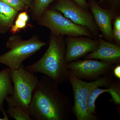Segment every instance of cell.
Returning a JSON list of instances; mask_svg holds the SVG:
<instances>
[{"mask_svg":"<svg viewBox=\"0 0 120 120\" xmlns=\"http://www.w3.org/2000/svg\"><path fill=\"white\" fill-rule=\"evenodd\" d=\"M58 84L45 75L39 80L27 110L37 120H68L72 102L61 91Z\"/></svg>","mask_w":120,"mask_h":120,"instance_id":"1","label":"cell"},{"mask_svg":"<svg viewBox=\"0 0 120 120\" xmlns=\"http://www.w3.org/2000/svg\"><path fill=\"white\" fill-rule=\"evenodd\" d=\"M65 40L51 33L49 46L43 56L37 62L25 67L32 73L44 74L58 84L69 81L68 70L65 60Z\"/></svg>","mask_w":120,"mask_h":120,"instance_id":"2","label":"cell"},{"mask_svg":"<svg viewBox=\"0 0 120 120\" xmlns=\"http://www.w3.org/2000/svg\"><path fill=\"white\" fill-rule=\"evenodd\" d=\"M70 82L74 97V105L71 112L77 120H98V118L90 113L87 107V101L92 90L99 87H109L113 81L112 73L104 75L93 82H87L78 79L68 70Z\"/></svg>","mask_w":120,"mask_h":120,"instance_id":"3","label":"cell"},{"mask_svg":"<svg viewBox=\"0 0 120 120\" xmlns=\"http://www.w3.org/2000/svg\"><path fill=\"white\" fill-rule=\"evenodd\" d=\"M11 75L13 94L7 97L5 101L8 107L18 106L27 112L38 78L34 73L27 70L23 64L17 69H11Z\"/></svg>","mask_w":120,"mask_h":120,"instance_id":"4","label":"cell"},{"mask_svg":"<svg viewBox=\"0 0 120 120\" xmlns=\"http://www.w3.org/2000/svg\"><path fill=\"white\" fill-rule=\"evenodd\" d=\"M47 45L35 36L24 40L20 36L14 34L9 38L6 43V47L10 50L0 55V64L11 70L17 69L23 61Z\"/></svg>","mask_w":120,"mask_h":120,"instance_id":"5","label":"cell"},{"mask_svg":"<svg viewBox=\"0 0 120 120\" xmlns=\"http://www.w3.org/2000/svg\"><path fill=\"white\" fill-rule=\"evenodd\" d=\"M37 21L39 25L47 27L56 36H86L97 39L88 28L75 23L54 9H46Z\"/></svg>","mask_w":120,"mask_h":120,"instance_id":"6","label":"cell"},{"mask_svg":"<svg viewBox=\"0 0 120 120\" xmlns=\"http://www.w3.org/2000/svg\"><path fill=\"white\" fill-rule=\"evenodd\" d=\"M116 65L93 59L77 60L67 64L68 70L80 79L95 80L101 76L112 73Z\"/></svg>","mask_w":120,"mask_h":120,"instance_id":"7","label":"cell"},{"mask_svg":"<svg viewBox=\"0 0 120 120\" xmlns=\"http://www.w3.org/2000/svg\"><path fill=\"white\" fill-rule=\"evenodd\" d=\"M54 8L75 23L88 28L96 38L101 37L100 31L92 15L87 10L82 8L74 1L59 0Z\"/></svg>","mask_w":120,"mask_h":120,"instance_id":"8","label":"cell"},{"mask_svg":"<svg viewBox=\"0 0 120 120\" xmlns=\"http://www.w3.org/2000/svg\"><path fill=\"white\" fill-rule=\"evenodd\" d=\"M65 42L66 48L64 59L67 64L94 52L99 45V39H94L89 37L67 36Z\"/></svg>","mask_w":120,"mask_h":120,"instance_id":"9","label":"cell"},{"mask_svg":"<svg viewBox=\"0 0 120 120\" xmlns=\"http://www.w3.org/2000/svg\"><path fill=\"white\" fill-rule=\"evenodd\" d=\"M90 7L95 23L102 37L107 41L114 43L112 25L114 15L113 12L102 8L95 2H91Z\"/></svg>","mask_w":120,"mask_h":120,"instance_id":"10","label":"cell"},{"mask_svg":"<svg viewBox=\"0 0 120 120\" xmlns=\"http://www.w3.org/2000/svg\"><path fill=\"white\" fill-rule=\"evenodd\" d=\"M99 45L94 52L84 57V59H96L115 65L120 64V46L99 38Z\"/></svg>","mask_w":120,"mask_h":120,"instance_id":"11","label":"cell"},{"mask_svg":"<svg viewBox=\"0 0 120 120\" xmlns=\"http://www.w3.org/2000/svg\"><path fill=\"white\" fill-rule=\"evenodd\" d=\"M19 11L0 0V34L11 30Z\"/></svg>","mask_w":120,"mask_h":120,"instance_id":"12","label":"cell"},{"mask_svg":"<svg viewBox=\"0 0 120 120\" xmlns=\"http://www.w3.org/2000/svg\"><path fill=\"white\" fill-rule=\"evenodd\" d=\"M13 94V86L11 79V69L9 68L0 71V112L6 113L4 104L5 98Z\"/></svg>","mask_w":120,"mask_h":120,"instance_id":"13","label":"cell"},{"mask_svg":"<svg viewBox=\"0 0 120 120\" xmlns=\"http://www.w3.org/2000/svg\"><path fill=\"white\" fill-rule=\"evenodd\" d=\"M112 84V83L107 88L102 89L98 87L95 88L90 92L87 101V107L91 113L94 114L95 112V101L98 96L104 92H108L110 94L113 91V88Z\"/></svg>","mask_w":120,"mask_h":120,"instance_id":"14","label":"cell"},{"mask_svg":"<svg viewBox=\"0 0 120 120\" xmlns=\"http://www.w3.org/2000/svg\"><path fill=\"white\" fill-rule=\"evenodd\" d=\"M29 20L28 11H22L20 12L17 14L9 32L13 34H16L22 30H24L26 27Z\"/></svg>","mask_w":120,"mask_h":120,"instance_id":"15","label":"cell"},{"mask_svg":"<svg viewBox=\"0 0 120 120\" xmlns=\"http://www.w3.org/2000/svg\"><path fill=\"white\" fill-rule=\"evenodd\" d=\"M54 0H35L31 7V15L33 19L38 20L50 3Z\"/></svg>","mask_w":120,"mask_h":120,"instance_id":"16","label":"cell"},{"mask_svg":"<svg viewBox=\"0 0 120 120\" xmlns=\"http://www.w3.org/2000/svg\"><path fill=\"white\" fill-rule=\"evenodd\" d=\"M9 117L16 120H31L28 112L18 106L8 107L6 112Z\"/></svg>","mask_w":120,"mask_h":120,"instance_id":"17","label":"cell"},{"mask_svg":"<svg viewBox=\"0 0 120 120\" xmlns=\"http://www.w3.org/2000/svg\"><path fill=\"white\" fill-rule=\"evenodd\" d=\"M18 11H27L28 7L19 0H1Z\"/></svg>","mask_w":120,"mask_h":120,"instance_id":"18","label":"cell"},{"mask_svg":"<svg viewBox=\"0 0 120 120\" xmlns=\"http://www.w3.org/2000/svg\"><path fill=\"white\" fill-rule=\"evenodd\" d=\"M113 35L114 41L116 42V45H120V26H114L113 30Z\"/></svg>","mask_w":120,"mask_h":120,"instance_id":"19","label":"cell"},{"mask_svg":"<svg viewBox=\"0 0 120 120\" xmlns=\"http://www.w3.org/2000/svg\"><path fill=\"white\" fill-rule=\"evenodd\" d=\"M76 4L82 8L87 10L88 9L89 6L88 4L86 1V0H73Z\"/></svg>","mask_w":120,"mask_h":120,"instance_id":"20","label":"cell"},{"mask_svg":"<svg viewBox=\"0 0 120 120\" xmlns=\"http://www.w3.org/2000/svg\"><path fill=\"white\" fill-rule=\"evenodd\" d=\"M113 75L116 76L118 79H120V64L116 65L112 71Z\"/></svg>","mask_w":120,"mask_h":120,"instance_id":"21","label":"cell"},{"mask_svg":"<svg viewBox=\"0 0 120 120\" xmlns=\"http://www.w3.org/2000/svg\"><path fill=\"white\" fill-rule=\"evenodd\" d=\"M22 2H23L28 7H30V8H31L33 5L32 2V0H19Z\"/></svg>","mask_w":120,"mask_h":120,"instance_id":"22","label":"cell"},{"mask_svg":"<svg viewBox=\"0 0 120 120\" xmlns=\"http://www.w3.org/2000/svg\"><path fill=\"white\" fill-rule=\"evenodd\" d=\"M3 118H0V120H9L8 118V116L7 115V114H4Z\"/></svg>","mask_w":120,"mask_h":120,"instance_id":"23","label":"cell"},{"mask_svg":"<svg viewBox=\"0 0 120 120\" xmlns=\"http://www.w3.org/2000/svg\"><path fill=\"white\" fill-rule=\"evenodd\" d=\"M101 0V1H103V0Z\"/></svg>","mask_w":120,"mask_h":120,"instance_id":"24","label":"cell"}]
</instances>
